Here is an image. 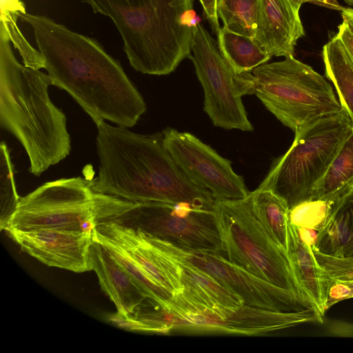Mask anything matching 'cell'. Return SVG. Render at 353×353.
Segmentation results:
<instances>
[{
    "label": "cell",
    "instance_id": "1",
    "mask_svg": "<svg viewBox=\"0 0 353 353\" xmlns=\"http://www.w3.org/2000/svg\"><path fill=\"white\" fill-rule=\"evenodd\" d=\"M32 28L52 85L65 90L96 123L132 128L146 110L145 101L120 61L95 39L52 19L21 13Z\"/></svg>",
    "mask_w": 353,
    "mask_h": 353
},
{
    "label": "cell",
    "instance_id": "2",
    "mask_svg": "<svg viewBox=\"0 0 353 353\" xmlns=\"http://www.w3.org/2000/svg\"><path fill=\"white\" fill-rule=\"evenodd\" d=\"M97 128L98 176L94 191L132 202L188 204L213 210L216 199L193 181L163 145L162 132L141 134L100 121Z\"/></svg>",
    "mask_w": 353,
    "mask_h": 353
},
{
    "label": "cell",
    "instance_id": "3",
    "mask_svg": "<svg viewBox=\"0 0 353 353\" xmlns=\"http://www.w3.org/2000/svg\"><path fill=\"white\" fill-rule=\"evenodd\" d=\"M10 41L1 23V125L22 145L29 158V172L38 176L69 155L67 119L49 97L50 76L21 64Z\"/></svg>",
    "mask_w": 353,
    "mask_h": 353
},
{
    "label": "cell",
    "instance_id": "4",
    "mask_svg": "<svg viewBox=\"0 0 353 353\" xmlns=\"http://www.w3.org/2000/svg\"><path fill=\"white\" fill-rule=\"evenodd\" d=\"M110 17L137 72L168 74L189 58L193 39V0H81Z\"/></svg>",
    "mask_w": 353,
    "mask_h": 353
},
{
    "label": "cell",
    "instance_id": "5",
    "mask_svg": "<svg viewBox=\"0 0 353 353\" xmlns=\"http://www.w3.org/2000/svg\"><path fill=\"white\" fill-rule=\"evenodd\" d=\"M128 203L94 191L90 179H60L45 183L20 197L8 230L57 229L94 233L99 223L115 216Z\"/></svg>",
    "mask_w": 353,
    "mask_h": 353
},
{
    "label": "cell",
    "instance_id": "6",
    "mask_svg": "<svg viewBox=\"0 0 353 353\" xmlns=\"http://www.w3.org/2000/svg\"><path fill=\"white\" fill-rule=\"evenodd\" d=\"M352 128L343 109L296 131L289 150L272 165L259 188L272 190L289 210L310 199Z\"/></svg>",
    "mask_w": 353,
    "mask_h": 353
},
{
    "label": "cell",
    "instance_id": "7",
    "mask_svg": "<svg viewBox=\"0 0 353 353\" xmlns=\"http://www.w3.org/2000/svg\"><path fill=\"white\" fill-rule=\"evenodd\" d=\"M252 74L254 94L294 132L343 110L324 77L294 57L262 64L253 70Z\"/></svg>",
    "mask_w": 353,
    "mask_h": 353
},
{
    "label": "cell",
    "instance_id": "8",
    "mask_svg": "<svg viewBox=\"0 0 353 353\" xmlns=\"http://www.w3.org/2000/svg\"><path fill=\"white\" fill-rule=\"evenodd\" d=\"M213 212L221 252L230 261L306 299L286 252L270 237L254 215L250 193L240 199L216 200Z\"/></svg>",
    "mask_w": 353,
    "mask_h": 353
},
{
    "label": "cell",
    "instance_id": "9",
    "mask_svg": "<svg viewBox=\"0 0 353 353\" xmlns=\"http://www.w3.org/2000/svg\"><path fill=\"white\" fill-rule=\"evenodd\" d=\"M191 50L189 58L204 92L203 110L214 125L252 131L242 97L254 94L253 74L236 73L223 56L218 42L200 23L194 26Z\"/></svg>",
    "mask_w": 353,
    "mask_h": 353
},
{
    "label": "cell",
    "instance_id": "10",
    "mask_svg": "<svg viewBox=\"0 0 353 353\" xmlns=\"http://www.w3.org/2000/svg\"><path fill=\"white\" fill-rule=\"evenodd\" d=\"M188 250L221 252L213 210L188 204L132 202L107 220Z\"/></svg>",
    "mask_w": 353,
    "mask_h": 353
},
{
    "label": "cell",
    "instance_id": "11",
    "mask_svg": "<svg viewBox=\"0 0 353 353\" xmlns=\"http://www.w3.org/2000/svg\"><path fill=\"white\" fill-rule=\"evenodd\" d=\"M141 232L173 260L190 263L209 274L239 295L246 305L277 312L314 310L306 299L261 279L220 253L182 249Z\"/></svg>",
    "mask_w": 353,
    "mask_h": 353
},
{
    "label": "cell",
    "instance_id": "12",
    "mask_svg": "<svg viewBox=\"0 0 353 353\" xmlns=\"http://www.w3.org/2000/svg\"><path fill=\"white\" fill-rule=\"evenodd\" d=\"M163 145L177 165L195 183L208 190L216 200L240 199L250 193L231 161L189 132L168 128Z\"/></svg>",
    "mask_w": 353,
    "mask_h": 353
},
{
    "label": "cell",
    "instance_id": "13",
    "mask_svg": "<svg viewBox=\"0 0 353 353\" xmlns=\"http://www.w3.org/2000/svg\"><path fill=\"white\" fill-rule=\"evenodd\" d=\"M21 250L48 266L74 272L92 270L90 248L93 233L57 229L7 231Z\"/></svg>",
    "mask_w": 353,
    "mask_h": 353
},
{
    "label": "cell",
    "instance_id": "14",
    "mask_svg": "<svg viewBox=\"0 0 353 353\" xmlns=\"http://www.w3.org/2000/svg\"><path fill=\"white\" fill-rule=\"evenodd\" d=\"M95 230L121 246L161 287L172 295L182 291L179 263L147 240L139 230L112 221L99 223Z\"/></svg>",
    "mask_w": 353,
    "mask_h": 353
},
{
    "label": "cell",
    "instance_id": "15",
    "mask_svg": "<svg viewBox=\"0 0 353 353\" xmlns=\"http://www.w3.org/2000/svg\"><path fill=\"white\" fill-rule=\"evenodd\" d=\"M90 262L101 289L117 307V317L125 321L136 320L149 309L159 306L145 295L130 274L94 236L90 248Z\"/></svg>",
    "mask_w": 353,
    "mask_h": 353
},
{
    "label": "cell",
    "instance_id": "16",
    "mask_svg": "<svg viewBox=\"0 0 353 353\" xmlns=\"http://www.w3.org/2000/svg\"><path fill=\"white\" fill-rule=\"evenodd\" d=\"M305 35L299 17L288 0H259L253 39L270 57H294L297 41Z\"/></svg>",
    "mask_w": 353,
    "mask_h": 353
},
{
    "label": "cell",
    "instance_id": "17",
    "mask_svg": "<svg viewBox=\"0 0 353 353\" xmlns=\"http://www.w3.org/2000/svg\"><path fill=\"white\" fill-rule=\"evenodd\" d=\"M287 255L295 279L305 299L312 304L319 322L326 310V281L312 248L300 238L288 219Z\"/></svg>",
    "mask_w": 353,
    "mask_h": 353
},
{
    "label": "cell",
    "instance_id": "18",
    "mask_svg": "<svg viewBox=\"0 0 353 353\" xmlns=\"http://www.w3.org/2000/svg\"><path fill=\"white\" fill-rule=\"evenodd\" d=\"M181 265L182 291L172 295V300L188 307H239L243 299L218 280L188 263Z\"/></svg>",
    "mask_w": 353,
    "mask_h": 353
},
{
    "label": "cell",
    "instance_id": "19",
    "mask_svg": "<svg viewBox=\"0 0 353 353\" xmlns=\"http://www.w3.org/2000/svg\"><path fill=\"white\" fill-rule=\"evenodd\" d=\"M312 250L332 257L353 256V192L339 204L318 232Z\"/></svg>",
    "mask_w": 353,
    "mask_h": 353
},
{
    "label": "cell",
    "instance_id": "20",
    "mask_svg": "<svg viewBox=\"0 0 353 353\" xmlns=\"http://www.w3.org/2000/svg\"><path fill=\"white\" fill-rule=\"evenodd\" d=\"M325 75L337 92L339 102L353 122V62L336 34L322 50Z\"/></svg>",
    "mask_w": 353,
    "mask_h": 353
},
{
    "label": "cell",
    "instance_id": "21",
    "mask_svg": "<svg viewBox=\"0 0 353 353\" xmlns=\"http://www.w3.org/2000/svg\"><path fill=\"white\" fill-rule=\"evenodd\" d=\"M254 215L270 237L287 253L289 208L272 190L257 188L250 192Z\"/></svg>",
    "mask_w": 353,
    "mask_h": 353
},
{
    "label": "cell",
    "instance_id": "22",
    "mask_svg": "<svg viewBox=\"0 0 353 353\" xmlns=\"http://www.w3.org/2000/svg\"><path fill=\"white\" fill-rule=\"evenodd\" d=\"M217 38L221 52L238 74L250 72L271 58L253 38L233 32L224 26Z\"/></svg>",
    "mask_w": 353,
    "mask_h": 353
},
{
    "label": "cell",
    "instance_id": "23",
    "mask_svg": "<svg viewBox=\"0 0 353 353\" xmlns=\"http://www.w3.org/2000/svg\"><path fill=\"white\" fill-rule=\"evenodd\" d=\"M352 192L353 183L330 197L310 199L301 202L289 210V221L296 228L319 232L339 204Z\"/></svg>",
    "mask_w": 353,
    "mask_h": 353
},
{
    "label": "cell",
    "instance_id": "24",
    "mask_svg": "<svg viewBox=\"0 0 353 353\" xmlns=\"http://www.w3.org/2000/svg\"><path fill=\"white\" fill-rule=\"evenodd\" d=\"M353 183V128L345 139L327 171L316 184L310 199L330 197Z\"/></svg>",
    "mask_w": 353,
    "mask_h": 353
},
{
    "label": "cell",
    "instance_id": "25",
    "mask_svg": "<svg viewBox=\"0 0 353 353\" xmlns=\"http://www.w3.org/2000/svg\"><path fill=\"white\" fill-rule=\"evenodd\" d=\"M93 236L130 274L133 281L152 301L163 308L172 294L154 282L119 245L94 230Z\"/></svg>",
    "mask_w": 353,
    "mask_h": 353
},
{
    "label": "cell",
    "instance_id": "26",
    "mask_svg": "<svg viewBox=\"0 0 353 353\" xmlns=\"http://www.w3.org/2000/svg\"><path fill=\"white\" fill-rule=\"evenodd\" d=\"M1 23L7 28L11 42L23 59V64L39 70L44 68V60L37 50L26 41L17 26L21 13H26L25 4L21 0H1Z\"/></svg>",
    "mask_w": 353,
    "mask_h": 353
},
{
    "label": "cell",
    "instance_id": "27",
    "mask_svg": "<svg viewBox=\"0 0 353 353\" xmlns=\"http://www.w3.org/2000/svg\"><path fill=\"white\" fill-rule=\"evenodd\" d=\"M216 10L225 28L239 34L254 37L259 0H218Z\"/></svg>",
    "mask_w": 353,
    "mask_h": 353
},
{
    "label": "cell",
    "instance_id": "28",
    "mask_svg": "<svg viewBox=\"0 0 353 353\" xmlns=\"http://www.w3.org/2000/svg\"><path fill=\"white\" fill-rule=\"evenodd\" d=\"M13 165L6 143L0 145L1 230H8L20 200L14 179Z\"/></svg>",
    "mask_w": 353,
    "mask_h": 353
},
{
    "label": "cell",
    "instance_id": "29",
    "mask_svg": "<svg viewBox=\"0 0 353 353\" xmlns=\"http://www.w3.org/2000/svg\"><path fill=\"white\" fill-rule=\"evenodd\" d=\"M313 252L325 272V280H353V256L336 258L321 254L314 250Z\"/></svg>",
    "mask_w": 353,
    "mask_h": 353
},
{
    "label": "cell",
    "instance_id": "30",
    "mask_svg": "<svg viewBox=\"0 0 353 353\" xmlns=\"http://www.w3.org/2000/svg\"><path fill=\"white\" fill-rule=\"evenodd\" d=\"M326 285L327 310L341 301L353 298V280L327 279Z\"/></svg>",
    "mask_w": 353,
    "mask_h": 353
},
{
    "label": "cell",
    "instance_id": "31",
    "mask_svg": "<svg viewBox=\"0 0 353 353\" xmlns=\"http://www.w3.org/2000/svg\"><path fill=\"white\" fill-rule=\"evenodd\" d=\"M217 1L218 0H199L205 16L209 20L213 30L216 33V35L221 29L216 10Z\"/></svg>",
    "mask_w": 353,
    "mask_h": 353
},
{
    "label": "cell",
    "instance_id": "32",
    "mask_svg": "<svg viewBox=\"0 0 353 353\" xmlns=\"http://www.w3.org/2000/svg\"><path fill=\"white\" fill-rule=\"evenodd\" d=\"M336 35L342 41L353 62V31L344 21L339 26Z\"/></svg>",
    "mask_w": 353,
    "mask_h": 353
},
{
    "label": "cell",
    "instance_id": "33",
    "mask_svg": "<svg viewBox=\"0 0 353 353\" xmlns=\"http://www.w3.org/2000/svg\"><path fill=\"white\" fill-rule=\"evenodd\" d=\"M294 9L299 14V9L303 3L306 2L312 3L318 6H323L327 8L341 11L344 8L342 7L337 0H288Z\"/></svg>",
    "mask_w": 353,
    "mask_h": 353
},
{
    "label": "cell",
    "instance_id": "34",
    "mask_svg": "<svg viewBox=\"0 0 353 353\" xmlns=\"http://www.w3.org/2000/svg\"><path fill=\"white\" fill-rule=\"evenodd\" d=\"M295 228L302 241L313 248L316 240L318 232L307 228Z\"/></svg>",
    "mask_w": 353,
    "mask_h": 353
},
{
    "label": "cell",
    "instance_id": "35",
    "mask_svg": "<svg viewBox=\"0 0 353 353\" xmlns=\"http://www.w3.org/2000/svg\"><path fill=\"white\" fill-rule=\"evenodd\" d=\"M341 12L343 21L346 22L350 28L353 31V8H344Z\"/></svg>",
    "mask_w": 353,
    "mask_h": 353
},
{
    "label": "cell",
    "instance_id": "36",
    "mask_svg": "<svg viewBox=\"0 0 353 353\" xmlns=\"http://www.w3.org/2000/svg\"><path fill=\"white\" fill-rule=\"evenodd\" d=\"M344 1L349 6H353V0H344Z\"/></svg>",
    "mask_w": 353,
    "mask_h": 353
}]
</instances>
